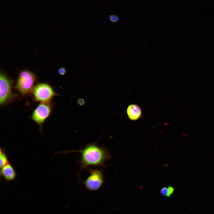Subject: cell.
Listing matches in <instances>:
<instances>
[{
	"instance_id": "6da1fadb",
	"label": "cell",
	"mask_w": 214,
	"mask_h": 214,
	"mask_svg": "<svg viewBox=\"0 0 214 214\" xmlns=\"http://www.w3.org/2000/svg\"><path fill=\"white\" fill-rule=\"evenodd\" d=\"M71 151L80 153V158L78 162L81 169H86L89 166H105V162L111 158V154L106 149L99 146L95 143L89 144L79 150Z\"/></svg>"
},
{
	"instance_id": "7a4b0ae2",
	"label": "cell",
	"mask_w": 214,
	"mask_h": 214,
	"mask_svg": "<svg viewBox=\"0 0 214 214\" xmlns=\"http://www.w3.org/2000/svg\"><path fill=\"white\" fill-rule=\"evenodd\" d=\"M36 81L34 74L29 70H23L19 73L15 87L21 94L26 95L32 93Z\"/></svg>"
},
{
	"instance_id": "3957f363",
	"label": "cell",
	"mask_w": 214,
	"mask_h": 214,
	"mask_svg": "<svg viewBox=\"0 0 214 214\" xmlns=\"http://www.w3.org/2000/svg\"><path fill=\"white\" fill-rule=\"evenodd\" d=\"M13 81L3 72L0 75V105L4 106L14 100L17 95L12 89Z\"/></svg>"
},
{
	"instance_id": "277c9868",
	"label": "cell",
	"mask_w": 214,
	"mask_h": 214,
	"mask_svg": "<svg viewBox=\"0 0 214 214\" xmlns=\"http://www.w3.org/2000/svg\"><path fill=\"white\" fill-rule=\"evenodd\" d=\"M31 93L34 99L41 103L51 102L54 97L59 95L51 85L44 83L35 85Z\"/></svg>"
},
{
	"instance_id": "5b68a950",
	"label": "cell",
	"mask_w": 214,
	"mask_h": 214,
	"mask_svg": "<svg viewBox=\"0 0 214 214\" xmlns=\"http://www.w3.org/2000/svg\"><path fill=\"white\" fill-rule=\"evenodd\" d=\"M53 107L51 102L41 103L34 109L31 115V119L38 125L41 132L43 124L52 112Z\"/></svg>"
},
{
	"instance_id": "8992f818",
	"label": "cell",
	"mask_w": 214,
	"mask_h": 214,
	"mask_svg": "<svg viewBox=\"0 0 214 214\" xmlns=\"http://www.w3.org/2000/svg\"><path fill=\"white\" fill-rule=\"evenodd\" d=\"M89 175L84 182L85 188L88 190L95 191L99 189L104 182L103 174L99 169H89Z\"/></svg>"
},
{
	"instance_id": "52a82bcc",
	"label": "cell",
	"mask_w": 214,
	"mask_h": 214,
	"mask_svg": "<svg viewBox=\"0 0 214 214\" xmlns=\"http://www.w3.org/2000/svg\"><path fill=\"white\" fill-rule=\"evenodd\" d=\"M1 176L7 181H14L17 176V173L10 162L0 168Z\"/></svg>"
},
{
	"instance_id": "ba28073f",
	"label": "cell",
	"mask_w": 214,
	"mask_h": 214,
	"mask_svg": "<svg viewBox=\"0 0 214 214\" xmlns=\"http://www.w3.org/2000/svg\"><path fill=\"white\" fill-rule=\"evenodd\" d=\"M127 111L129 118L132 120L138 119L141 115V111L140 107L136 104L129 105L128 107Z\"/></svg>"
},
{
	"instance_id": "9c48e42d",
	"label": "cell",
	"mask_w": 214,
	"mask_h": 214,
	"mask_svg": "<svg viewBox=\"0 0 214 214\" xmlns=\"http://www.w3.org/2000/svg\"><path fill=\"white\" fill-rule=\"evenodd\" d=\"M0 168L9 162L4 150L1 148L0 149Z\"/></svg>"
},
{
	"instance_id": "30bf717a",
	"label": "cell",
	"mask_w": 214,
	"mask_h": 214,
	"mask_svg": "<svg viewBox=\"0 0 214 214\" xmlns=\"http://www.w3.org/2000/svg\"><path fill=\"white\" fill-rule=\"evenodd\" d=\"M109 18L110 21L114 23L118 22L120 19L119 18L118 16L114 14L110 15L109 16Z\"/></svg>"
},
{
	"instance_id": "8fae6325",
	"label": "cell",
	"mask_w": 214,
	"mask_h": 214,
	"mask_svg": "<svg viewBox=\"0 0 214 214\" xmlns=\"http://www.w3.org/2000/svg\"><path fill=\"white\" fill-rule=\"evenodd\" d=\"M174 191V188L173 187L171 186H169L168 188L167 193L166 196L168 197H170L173 193Z\"/></svg>"
},
{
	"instance_id": "7c38bea8",
	"label": "cell",
	"mask_w": 214,
	"mask_h": 214,
	"mask_svg": "<svg viewBox=\"0 0 214 214\" xmlns=\"http://www.w3.org/2000/svg\"><path fill=\"white\" fill-rule=\"evenodd\" d=\"M58 73L61 75H64L66 73V70L64 67H61L59 69L58 71Z\"/></svg>"
},
{
	"instance_id": "4fadbf2b",
	"label": "cell",
	"mask_w": 214,
	"mask_h": 214,
	"mask_svg": "<svg viewBox=\"0 0 214 214\" xmlns=\"http://www.w3.org/2000/svg\"><path fill=\"white\" fill-rule=\"evenodd\" d=\"M168 191V188L166 187L163 188L160 191L161 195L163 196L166 195Z\"/></svg>"
},
{
	"instance_id": "5bb4252c",
	"label": "cell",
	"mask_w": 214,
	"mask_h": 214,
	"mask_svg": "<svg viewBox=\"0 0 214 214\" xmlns=\"http://www.w3.org/2000/svg\"><path fill=\"white\" fill-rule=\"evenodd\" d=\"M77 103L81 106H83L85 104V101L82 98L78 99L77 101Z\"/></svg>"
}]
</instances>
